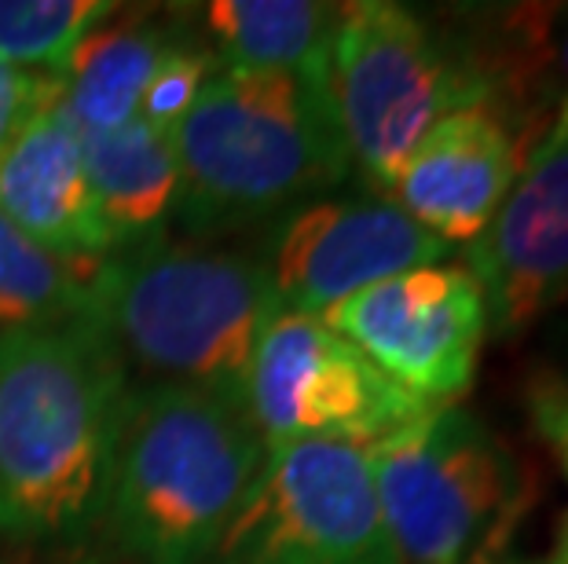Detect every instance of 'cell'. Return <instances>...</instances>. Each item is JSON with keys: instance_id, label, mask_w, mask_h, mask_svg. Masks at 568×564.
<instances>
[{"instance_id": "21", "label": "cell", "mask_w": 568, "mask_h": 564, "mask_svg": "<svg viewBox=\"0 0 568 564\" xmlns=\"http://www.w3.org/2000/svg\"><path fill=\"white\" fill-rule=\"evenodd\" d=\"M55 95H59V78L0 63V154L8 151V143L19 136L22 125L41 106L52 103Z\"/></svg>"}, {"instance_id": "18", "label": "cell", "mask_w": 568, "mask_h": 564, "mask_svg": "<svg viewBox=\"0 0 568 564\" xmlns=\"http://www.w3.org/2000/svg\"><path fill=\"white\" fill-rule=\"evenodd\" d=\"M95 268L48 254L0 209V327H52L89 311Z\"/></svg>"}, {"instance_id": "3", "label": "cell", "mask_w": 568, "mask_h": 564, "mask_svg": "<svg viewBox=\"0 0 568 564\" xmlns=\"http://www.w3.org/2000/svg\"><path fill=\"white\" fill-rule=\"evenodd\" d=\"M169 136L176 221L199 238L294 213L353 173L323 78L216 66Z\"/></svg>"}, {"instance_id": "14", "label": "cell", "mask_w": 568, "mask_h": 564, "mask_svg": "<svg viewBox=\"0 0 568 564\" xmlns=\"http://www.w3.org/2000/svg\"><path fill=\"white\" fill-rule=\"evenodd\" d=\"M463 48L474 63L485 103L521 140V154L568 103V4H503L469 16Z\"/></svg>"}, {"instance_id": "15", "label": "cell", "mask_w": 568, "mask_h": 564, "mask_svg": "<svg viewBox=\"0 0 568 564\" xmlns=\"http://www.w3.org/2000/svg\"><path fill=\"white\" fill-rule=\"evenodd\" d=\"M81 147L111 257L165 243L180 191L173 136L136 117L114 132H81Z\"/></svg>"}, {"instance_id": "13", "label": "cell", "mask_w": 568, "mask_h": 564, "mask_svg": "<svg viewBox=\"0 0 568 564\" xmlns=\"http://www.w3.org/2000/svg\"><path fill=\"white\" fill-rule=\"evenodd\" d=\"M0 209L59 260L81 268H100L111 260L84 170L81 132L59 95L0 154Z\"/></svg>"}, {"instance_id": "11", "label": "cell", "mask_w": 568, "mask_h": 564, "mask_svg": "<svg viewBox=\"0 0 568 564\" xmlns=\"http://www.w3.org/2000/svg\"><path fill=\"white\" fill-rule=\"evenodd\" d=\"M463 268L488 308V334L517 338L568 294V103L525 154L510 195L474 243Z\"/></svg>"}, {"instance_id": "4", "label": "cell", "mask_w": 568, "mask_h": 564, "mask_svg": "<svg viewBox=\"0 0 568 564\" xmlns=\"http://www.w3.org/2000/svg\"><path fill=\"white\" fill-rule=\"evenodd\" d=\"M283 316L261 257L154 243L103 260L84 319L151 381L213 389L243 403L264 330Z\"/></svg>"}, {"instance_id": "8", "label": "cell", "mask_w": 568, "mask_h": 564, "mask_svg": "<svg viewBox=\"0 0 568 564\" xmlns=\"http://www.w3.org/2000/svg\"><path fill=\"white\" fill-rule=\"evenodd\" d=\"M213 564H404L374 495L367 451L272 448Z\"/></svg>"}, {"instance_id": "17", "label": "cell", "mask_w": 568, "mask_h": 564, "mask_svg": "<svg viewBox=\"0 0 568 564\" xmlns=\"http://www.w3.org/2000/svg\"><path fill=\"white\" fill-rule=\"evenodd\" d=\"M334 22L337 4L316 0H216L202 8L205 48L216 66L323 81Z\"/></svg>"}, {"instance_id": "12", "label": "cell", "mask_w": 568, "mask_h": 564, "mask_svg": "<svg viewBox=\"0 0 568 564\" xmlns=\"http://www.w3.org/2000/svg\"><path fill=\"white\" fill-rule=\"evenodd\" d=\"M521 140L491 103L458 106L418 143L389 198L447 246H469L510 195Z\"/></svg>"}, {"instance_id": "19", "label": "cell", "mask_w": 568, "mask_h": 564, "mask_svg": "<svg viewBox=\"0 0 568 564\" xmlns=\"http://www.w3.org/2000/svg\"><path fill=\"white\" fill-rule=\"evenodd\" d=\"M114 11L111 0H0V63L59 78Z\"/></svg>"}, {"instance_id": "22", "label": "cell", "mask_w": 568, "mask_h": 564, "mask_svg": "<svg viewBox=\"0 0 568 564\" xmlns=\"http://www.w3.org/2000/svg\"><path fill=\"white\" fill-rule=\"evenodd\" d=\"M525 407L531 429L558 454L561 470L568 476V381L554 375V370H539L525 389Z\"/></svg>"}, {"instance_id": "6", "label": "cell", "mask_w": 568, "mask_h": 564, "mask_svg": "<svg viewBox=\"0 0 568 564\" xmlns=\"http://www.w3.org/2000/svg\"><path fill=\"white\" fill-rule=\"evenodd\" d=\"M326 100L353 170L389 195L418 143L458 106L485 103V85L437 22L393 0H353L337 4Z\"/></svg>"}, {"instance_id": "24", "label": "cell", "mask_w": 568, "mask_h": 564, "mask_svg": "<svg viewBox=\"0 0 568 564\" xmlns=\"http://www.w3.org/2000/svg\"><path fill=\"white\" fill-rule=\"evenodd\" d=\"M0 564H8V554H4V546H0Z\"/></svg>"}, {"instance_id": "7", "label": "cell", "mask_w": 568, "mask_h": 564, "mask_svg": "<svg viewBox=\"0 0 568 564\" xmlns=\"http://www.w3.org/2000/svg\"><path fill=\"white\" fill-rule=\"evenodd\" d=\"M243 403L264 448L345 443L374 451L437 411L382 375L320 316L283 311L250 359Z\"/></svg>"}, {"instance_id": "16", "label": "cell", "mask_w": 568, "mask_h": 564, "mask_svg": "<svg viewBox=\"0 0 568 564\" xmlns=\"http://www.w3.org/2000/svg\"><path fill=\"white\" fill-rule=\"evenodd\" d=\"M180 41L148 19H111L59 74V103L78 132H114L140 117L143 95Z\"/></svg>"}, {"instance_id": "5", "label": "cell", "mask_w": 568, "mask_h": 564, "mask_svg": "<svg viewBox=\"0 0 568 564\" xmlns=\"http://www.w3.org/2000/svg\"><path fill=\"white\" fill-rule=\"evenodd\" d=\"M374 495L404 564H510L536 476L466 407H437L367 451Z\"/></svg>"}, {"instance_id": "20", "label": "cell", "mask_w": 568, "mask_h": 564, "mask_svg": "<svg viewBox=\"0 0 568 564\" xmlns=\"http://www.w3.org/2000/svg\"><path fill=\"white\" fill-rule=\"evenodd\" d=\"M213 70H216V59L210 55V48L180 41L173 48V55L162 63L159 78L151 81L148 95H143L140 117L165 132H173L180 122H184V114L191 106H195L205 81L213 78Z\"/></svg>"}, {"instance_id": "9", "label": "cell", "mask_w": 568, "mask_h": 564, "mask_svg": "<svg viewBox=\"0 0 568 564\" xmlns=\"http://www.w3.org/2000/svg\"><path fill=\"white\" fill-rule=\"evenodd\" d=\"M320 319L426 407L463 400L488 341L485 294L463 264L393 275L345 297Z\"/></svg>"}, {"instance_id": "10", "label": "cell", "mask_w": 568, "mask_h": 564, "mask_svg": "<svg viewBox=\"0 0 568 564\" xmlns=\"http://www.w3.org/2000/svg\"><path fill=\"white\" fill-rule=\"evenodd\" d=\"M452 246L429 235L389 195L316 198L275 227L264 268L283 311L323 316L393 275L444 264Z\"/></svg>"}, {"instance_id": "23", "label": "cell", "mask_w": 568, "mask_h": 564, "mask_svg": "<svg viewBox=\"0 0 568 564\" xmlns=\"http://www.w3.org/2000/svg\"><path fill=\"white\" fill-rule=\"evenodd\" d=\"M525 564H568V513L561 517V527H558V539H554V546L542 557L525 561Z\"/></svg>"}, {"instance_id": "1", "label": "cell", "mask_w": 568, "mask_h": 564, "mask_svg": "<svg viewBox=\"0 0 568 564\" xmlns=\"http://www.w3.org/2000/svg\"><path fill=\"white\" fill-rule=\"evenodd\" d=\"M125 392L92 319L0 327V539L55 546L100 524Z\"/></svg>"}, {"instance_id": "2", "label": "cell", "mask_w": 568, "mask_h": 564, "mask_svg": "<svg viewBox=\"0 0 568 564\" xmlns=\"http://www.w3.org/2000/svg\"><path fill=\"white\" fill-rule=\"evenodd\" d=\"M264 459L246 403L148 381L125 392L95 527L129 564H213Z\"/></svg>"}]
</instances>
